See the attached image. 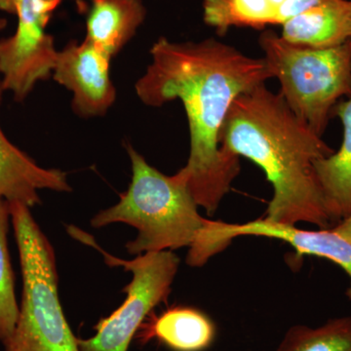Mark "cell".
I'll return each instance as SVG.
<instances>
[{
	"mask_svg": "<svg viewBox=\"0 0 351 351\" xmlns=\"http://www.w3.org/2000/svg\"><path fill=\"white\" fill-rule=\"evenodd\" d=\"M135 85L149 107L180 100L188 117L191 152L178 171L196 204L213 216L240 172L239 157L221 152L219 133L233 101L274 78L265 58H252L215 38L172 43L160 38Z\"/></svg>",
	"mask_w": 351,
	"mask_h": 351,
	"instance_id": "6da1fadb",
	"label": "cell"
},
{
	"mask_svg": "<svg viewBox=\"0 0 351 351\" xmlns=\"http://www.w3.org/2000/svg\"><path fill=\"white\" fill-rule=\"evenodd\" d=\"M219 147L265 172L274 195L263 219L331 228L314 162L335 151L295 117L280 93L265 83L237 97L221 127Z\"/></svg>",
	"mask_w": 351,
	"mask_h": 351,
	"instance_id": "7a4b0ae2",
	"label": "cell"
},
{
	"mask_svg": "<svg viewBox=\"0 0 351 351\" xmlns=\"http://www.w3.org/2000/svg\"><path fill=\"white\" fill-rule=\"evenodd\" d=\"M125 147L131 160L130 186L117 204L91 219L92 226L114 223L134 226L137 237L126 244L131 255L191 247L208 219L198 212L186 182L178 172L166 176L152 167L129 143Z\"/></svg>",
	"mask_w": 351,
	"mask_h": 351,
	"instance_id": "3957f363",
	"label": "cell"
},
{
	"mask_svg": "<svg viewBox=\"0 0 351 351\" xmlns=\"http://www.w3.org/2000/svg\"><path fill=\"white\" fill-rule=\"evenodd\" d=\"M23 277L19 317L3 351H80L58 294L56 257L31 208L10 203Z\"/></svg>",
	"mask_w": 351,
	"mask_h": 351,
	"instance_id": "277c9868",
	"label": "cell"
},
{
	"mask_svg": "<svg viewBox=\"0 0 351 351\" xmlns=\"http://www.w3.org/2000/svg\"><path fill=\"white\" fill-rule=\"evenodd\" d=\"M258 43L288 107L322 137L332 108L351 96V40L316 49L288 43L267 29Z\"/></svg>",
	"mask_w": 351,
	"mask_h": 351,
	"instance_id": "5b68a950",
	"label": "cell"
},
{
	"mask_svg": "<svg viewBox=\"0 0 351 351\" xmlns=\"http://www.w3.org/2000/svg\"><path fill=\"white\" fill-rule=\"evenodd\" d=\"M71 237L94 247L110 267H122L132 274L131 282L123 289L125 301L110 316L94 326L96 335L78 339L80 351H128L141 325L161 302L167 301L180 267L173 251L147 252L132 261L113 257L101 249L89 233L75 226L68 228Z\"/></svg>",
	"mask_w": 351,
	"mask_h": 351,
	"instance_id": "8992f818",
	"label": "cell"
},
{
	"mask_svg": "<svg viewBox=\"0 0 351 351\" xmlns=\"http://www.w3.org/2000/svg\"><path fill=\"white\" fill-rule=\"evenodd\" d=\"M62 1L20 0L17 29L0 40V77L16 101H24L39 82L52 75L59 51L46 27Z\"/></svg>",
	"mask_w": 351,
	"mask_h": 351,
	"instance_id": "52a82bcc",
	"label": "cell"
},
{
	"mask_svg": "<svg viewBox=\"0 0 351 351\" xmlns=\"http://www.w3.org/2000/svg\"><path fill=\"white\" fill-rule=\"evenodd\" d=\"M239 237L281 240L290 244L301 255L316 256L336 263L350 277L346 295L351 301V242L334 232L332 228L302 230L297 226L271 223L263 218L240 225L210 219L205 232V244L208 250L218 254Z\"/></svg>",
	"mask_w": 351,
	"mask_h": 351,
	"instance_id": "ba28073f",
	"label": "cell"
},
{
	"mask_svg": "<svg viewBox=\"0 0 351 351\" xmlns=\"http://www.w3.org/2000/svg\"><path fill=\"white\" fill-rule=\"evenodd\" d=\"M110 60L86 39L69 43L58 52L53 80L73 93V108L78 117H103L114 104Z\"/></svg>",
	"mask_w": 351,
	"mask_h": 351,
	"instance_id": "9c48e42d",
	"label": "cell"
},
{
	"mask_svg": "<svg viewBox=\"0 0 351 351\" xmlns=\"http://www.w3.org/2000/svg\"><path fill=\"white\" fill-rule=\"evenodd\" d=\"M5 92L0 77V104ZM71 191L66 173L45 169L7 138L0 127V198L32 208L41 202L38 191Z\"/></svg>",
	"mask_w": 351,
	"mask_h": 351,
	"instance_id": "30bf717a",
	"label": "cell"
},
{
	"mask_svg": "<svg viewBox=\"0 0 351 351\" xmlns=\"http://www.w3.org/2000/svg\"><path fill=\"white\" fill-rule=\"evenodd\" d=\"M214 321L193 306L169 307L160 314L154 311L141 325L135 338L142 345L158 341L172 351H205L213 345Z\"/></svg>",
	"mask_w": 351,
	"mask_h": 351,
	"instance_id": "8fae6325",
	"label": "cell"
},
{
	"mask_svg": "<svg viewBox=\"0 0 351 351\" xmlns=\"http://www.w3.org/2000/svg\"><path fill=\"white\" fill-rule=\"evenodd\" d=\"M281 38L325 49L351 40V0H322L284 23Z\"/></svg>",
	"mask_w": 351,
	"mask_h": 351,
	"instance_id": "7c38bea8",
	"label": "cell"
},
{
	"mask_svg": "<svg viewBox=\"0 0 351 351\" xmlns=\"http://www.w3.org/2000/svg\"><path fill=\"white\" fill-rule=\"evenodd\" d=\"M332 115L341 119L343 142L338 152L314 162L316 177L332 225L351 214V96L339 101Z\"/></svg>",
	"mask_w": 351,
	"mask_h": 351,
	"instance_id": "4fadbf2b",
	"label": "cell"
},
{
	"mask_svg": "<svg viewBox=\"0 0 351 351\" xmlns=\"http://www.w3.org/2000/svg\"><path fill=\"white\" fill-rule=\"evenodd\" d=\"M145 17L142 0H91L85 39L112 58L134 38Z\"/></svg>",
	"mask_w": 351,
	"mask_h": 351,
	"instance_id": "5bb4252c",
	"label": "cell"
},
{
	"mask_svg": "<svg viewBox=\"0 0 351 351\" xmlns=\"http://www.w3.org/2000/svg\"><path fill=\"white\" fill-rule=\"evenodd\" d=\"M203 20L223 36L233 27L263 29L279 25L276 9L269 0H203Z\"/></svg>",
	"mask_w": 351,
	"mask_h": 351,
	"instance_id": "9a60e30c",
	"label": "cell"
},
{
	"mask_svg": "<svg viewBox=\"0 0 351 351\" xmlns=\"http://www.w3.org/2000/svg\"><path fill=\"white\" fill-rule=\"evenodd\" d=\"M276 351H351V316L332 318L317 327L294 325Z\"/></svg>",
	"mask_w": 351,
	"mask_h": 351,
	"instance_id": "2e32d148",
	"label": "cell"
},
{
	"mask_svg": "<svg viewBox=\"0 0 351 351\" xmlns=\"http://www.w3.org/2000/svg\"><path fill=\"white\" fill-rule=\"evenodd\" d=\"M11 223L10 203L0 198V341L12 336L19 317V304L15 292V276L8 248Z\"/></svg>",
	"mask_w": 351,
	"mask_h": 351,
	"instance_id": "e0dca14e",
	"label": "cell"
},
{
	"mask_svg": "<svg viewBox=\"0 0 351 351\" xmlns=\"http://www.w3.org/2000/svg\"><path fill=\"white\" fill-rule=\"evenodd\" d=\"M269 1L276 9L279 25H282L284 23L322 0H269Z\"/></svg>",
	"mask_w": 351,
	"mask_h": 351,
	"instance_id": "ac0fdd59",
	"label": "cell"
},
{
	"mask_svg": "<svg viewBox=\"0 0 351 351\" xmlns=\"http://www.w3.org/2000/svg\"><path fill=\"white\" fill-rule=\"evenodd\" d=\"M331 228L341 237L351 242V214Z\"/></svg>",
	"mask_w": 351,
	"mask_h": 351,
	"instance_id": "d6986e66",
	"label": "cell"
},
{
	"mask_svg": "<svg viewBox=\"0 0 351 351\" xmlns=\"http://www.w3.org/2000/svg\"><path fill=\"white\" fill-rule=\"evenodd\" d=\"M20 0H0V11L16 15Z\"/></svg>",
	"mask_w": 351,
	"mask_h": 351,
	"instance_id": "ffe728a7",
	"label": "cell"
},
{
	"mask_svg": "<svg viewBox=\"0 0 351 351\" xmlns=\"http://www.w3.org/2000/svg\"><path fill=\"white\" fill-rule=\"evenodd\" d=\"M7 27V20L5 18L0 17V32L3 31Z\"/></svg>",
	"mask_w": 351,
	"mask_h": 351,
	"instance_id": "44dd1931",
	"label": "cell"
}]
</instances>
